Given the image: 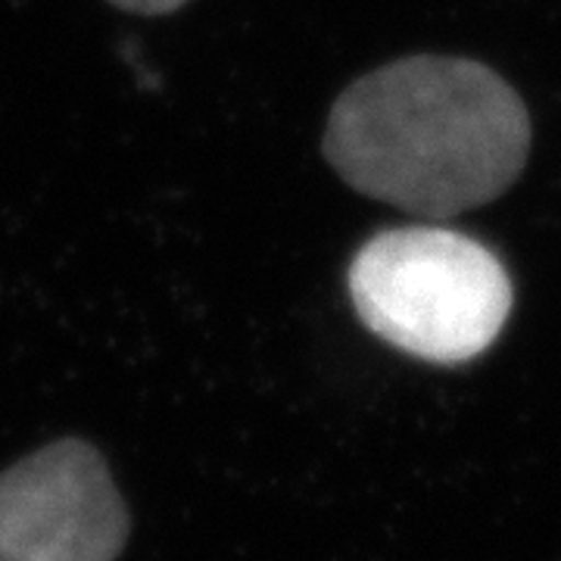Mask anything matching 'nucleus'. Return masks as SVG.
Segmentation results:
<instances>
[{
    "instance_id": "20e7f679",
    "label": "nucleus",
    "mask_w": 561,
    "mask_h": 561,
    "mask_svg": "<svg viewBox=\"0 0 561 561\" xmlns=\"http://www.w3.org/2000/svg\"><path fill=\"white\" fill-rule=\"evenodd\" d=\"M110 3L119 10H128V13H140V16H162V13L184 7L187 0H110Z\"/></svg>"
},
{
    "instance_id": "f257e3e1",
    "label": "nucleus",
    "mask_w": 561,
    "mask_h": 561,
    "mask_svg": "<svg viewBox=\"0 0 561 561\" xmlns=\"http://www.w3.org/2000/svg\"><path fill=\"white\" fill-rule=\"evenodd\" d=\"M321 147L365 197L453 219L518 181L530 157V116L493 69L421 54L353 81Z\"/></svg>"
},
{
    "instance_id": "7ed1b4c3",
    "label": "nucleus",
    "mask_w": 561,
    "mask_h": 561,
    "mask_svg": "<svg viewBox=\"0 0 561 561\" xmlns=\"http://www.w3.org/2000/svg\"><path fill=\"white\" fill-rule=\"evenodd\" d=\"M128 508L94 446L60 440L0 474V561H116Z\"/></svg>"
},
{
    "instance_id": "f03ea898",
    "label": "nucleus",
    "mask_w": 561,
    "mask_h": 561,
    "mask_svg": "<svg viewBox=\"0 0 561 561\" xmlns=\"http://www.w3.org/2000/svg\"><path fill=\"white\" fill-rule=\"evenodd\" d=\"M346 284L368 331L440 365L481 356L512 312V280L500 256L437 225L371 238L350 262Z\"/></svg>"
}]
</instances>
